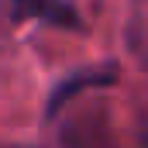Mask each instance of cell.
Segmentation results:
<instances>
[{
    "mask_svg": "<svg viewBox=\"0 0 148 148\" xmlns=\"http://www.w3.org/2000/svg\"><path fill=\"white\" fill-rule=\"evenodd\" d=\"M62 148H117V138H114L107 117L97 110L83 114L62 127Z\"/></svg>",
    "mask_w": 148,
    "mask_h": 148,
    "instance_id": "6da1fadb",
    "label": "cell"
},
{
    "mask_svg": "<svg viewBox=\"0 0 148 148\" xmlns=\"http://www.w3.org/2000/svg\"><path fill=\"white\" fill-rule=\"evenodd\" d=\"M52 7H55V0H14V14H17L21 21H28V17H45V14H52Z\"/></svg>",
    "mask_w": 148,
    "mask_h": 148,
    "instance_id": "3957f363",
    "label": "cell"
},
{
    "mask_svg": "<svg viewBox=\"0 0 148 148\" xmlns=\"http://www.w3.org/2000/svg\"><path fill=\"white\" fill-rule=\"evenodd\" d=\"M114 79V69H107V73H83V76H76V83H66L55 97H52V107L48 110L55 114L62 103H66V97H76V90H83V86H93V83H110Z\"/></svg>",
    "mask_w": 148,
    "mask_h": 148,
    "instance_id": "7a4b0ae2",
    "label": "cell"
},
{
    "mask_svg": "<svg viewBox=\"0 0 148 148\" xmlns=\"http://www.w3.org/2000/svg\"><path fill=\"white\" fill-rule=\"evenodd\" d=\"M138 145H141V148H148V124L141 127V134H138Z\"/></svg>",
    "mask_w": 148,
    "mask_h": 148,
    "instance_id": "277c9868",
    "label": "cell"
}]
</instances>
